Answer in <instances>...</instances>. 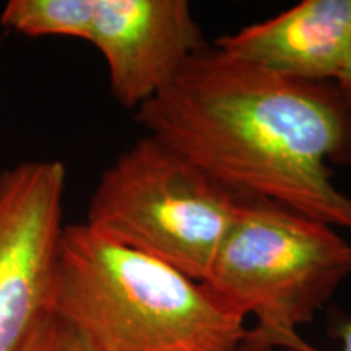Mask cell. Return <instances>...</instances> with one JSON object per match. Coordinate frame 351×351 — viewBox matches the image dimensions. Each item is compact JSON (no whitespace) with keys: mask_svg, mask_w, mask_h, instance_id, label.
I'll list each match as a JSON object with an SVG mask.
<instances>
[{"mask_svg":"<svg viewBox=\"0 0 351 351\" xmlns=\"http://www.w3.org/2000/svg\"><path fill=\"white\" fill-rule=\"evenodd\" d=\"M152 135L238 197L283 205L351 231V111L333 83H307L205 47L137 109Z\"/></svg>","mask_w":351,"mask_h":351,"instance_id":"6da1fadb","label":"cell"},{"mask_svg":"<svg viewBox=\"0 0 351 351\" xmlns=\"http://www.w3.org/2000/svg\"><path fill=\"white\" fill-rule=\"evenodd\" d=\"M49 313L95 351H236L249 332L207 285L85 223L60 234Z\"/></svg>","mask_w":351,"mask_h":351,"instance_id":"7a4b0ae2","label":"cell"},{"mask_svg":"<svg viewBox=\"0 0 351 351\" xmlns=\"http://www.w3.org/2000/svg\"><path fill=\"white\" fill-rule=\"evenodd\" d=\"M351 275V243L337 228L262 199L241 197L204 285L257 319L252 332L282 345L300 335Z\"/></svg>","mask_w":351,"mask_h":351,"instance_id":"3957f363","label":"cell"},{"mask_svg":"<svg viewBox=\"0 0 351 351\" xmlns=\"http://www.w3.org/2000/svg\"><path fill=\"white\" fill-rule=\"evenodd\" d=\"M239 199L147 134L101 174L85 225L204 282Z\"/></svg>","mask_w":351,"mask_h":351,"instance_id":"277c9868","label":"cell"},{"mask_svg":"<svg viewBox=\"0 0 351 351\" xmlns=\"http://www.w3.org/2000/svg\"><path fill=\"white\" fill-rule=\"evenodd\" d=\"M67 169L34 160L0 173V351H15L49 313Z\"/></svg>","mask_w":351,"mask_h":351,"instance_id":"5b68a950","label":"cell"},{"mask_svg":"<svg viewBox=\"0 0 351 351\" xmlns=\"http://www.w3.org/2000/svg\"><path fill=\"white\" fill-rule=\"evenodd\" d=\"M88 43L103 56L117 103L138 109L207 47L187 0H96Z\"/></svg>","mask_w":351,"mask_h":351,"instance_id":"8992f818","label":"cell"},{"mask_svg":"<svg viewBox=\"0 0 351 351\" xmlns=\"http://www.w3.org/2000/svg\"><path fill=\"white\" fill-rule=\"evenodd\" d=\"M350 46L351 0H302L215 41L232 59L307 83H333Z\"/></svg>","mask_w":351,"mask_h":351,"instance_id":"52a82bcc","label":"cell"},{"mask_svg":"<svg viewBox=\"0 0 351 351\" xmlns=\"http://www.w3.org/2000/svg\"><path fill=\"white\" fill-rule=\"evenodd\" d=\"M96 0H10L0 23L29 38L62 36L88 41Z\"/></svg>","mask_w":351,"mask_h":351,"instance_id":"ba28073f","label":"cell"},{"mask_svg":"<svg viewBox=\"0 0 351 351\" xmlns=\"http://www.w3.org/2000/svg\"><path fill=\"white\" fill-rule=\"evenodd\" d=\"M15 351H95L67 322L52 313L34 324Z\"/></svg>","mask_w":351,"mask_h":351,"instance_id":"9c48e42d","label":"cell"},{"mask_svg":"<svg viewBox=\"0 0 351 351\" xmlns=\"http://www.w3.org/2000/svg\"><path fill=\"white\" fill-rule=\"evenodd\" d=\"M332 335L340 341L339 348L332 351H351V317H341L337 320L335 327H333L332 330ZM280 346H291V348H295L296 351H327L309 345L307 341L302 340L300 335L291 337V339L283 341Z\"/></svg>","mask_w":351,"mask_h":351,"instance_id":"30bf717a","label":"cell"},{"mask_svg":"<svg viewBox=\"0 0 351 351\" xmlns=\"http://www.w3.org/2000/svg\"><path fill=\"white\" fill-rule=\"evenodd\" d=\"M333 86L339 90L341 98H343L345 104L351 111V46L348 52H346L343 64L337 73L335 80H333Z\"/></svg>","mask_w":351,"mask_h":351,"instance_id":"8fae6325","label":"cell"},{"mask_svg":"<svg viewBox=\"0 0 351 351\" xmlns=\"http://www.w3.org/2000/svg\"><path fill=\"white\" fill-rule=\"evenodd\" d=\"M236 351H296L291 346H276L274 343H269L261 337L256 335L252 332V328H249L245 339L241 341V345L236 348Z\"/></svg>","mask_w":351,"mask_h":351,"instance_id":"7c38bea8","label":"cell"}]
</instances>
